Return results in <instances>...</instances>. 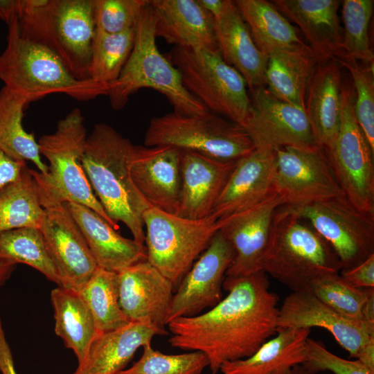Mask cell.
Returning a JSON list of instances; mask_svg holds the SVG:
<instances>
[{
	"label": "cell",
	"instance_id": "17",
	"mask_svg": "<svg viewBox=\"0 0 374 374\" xmlns=\"http://www.w3.org/2000/svg\"><path fill=\"white\" fill-rule=\"evenodd\" d=\"M233 257L232 245L218 230L178 284L167 314L166 326L177 318L199 314L222 299L223 283Z\"/></svg>",
	"mask_w": 374,
	"mask_h": 374
},
{
	"label": "cell",
	"instance_id": "42",
	"mask_svg": "<svg viewBox=\"0 0 374 374\" xmlns=\"http://www.w3.org/2000/svg\"><path fill=\"white\" fill-rule=\"evenodd\" d=\"M148 0H93L96 29L120 33L136 28Z\"/></svg>",
	"mask_w": 374,
	"mask_h": 374
},
{
	"label": "cell",
	"instance_id": "44",
	"mask_svg": "<svg viewBox=\"0 0 374 374\" xmlns=\"http://www.w3.org/2000/svg\"><path fill=\"white\" fill-rule=\"evenodd\" d=\"M340 276L353 287H374V253L359 264L341 270Z\"/></svg>",
	"mask_w": 374,
	"mask_h": 374
},
{
	"label": "cell",
	"instance_id": "15",
	"mask_svg": "<svg viewBox=\"0 0 374 374\" xmlns=\"http://www.w3.org/2000/svg\"><path fill=\"white\" fill-rule=\"evenodd\" d=\"M314 327L328 330L350 358L374 371V326L343 317L310 291L292 292L279 308L278 329Z\"/></svg>",
	"mask_w": 374,
	"mask_h": 374
},
{
	"label": "cell",
	"instance_id": "12",
	"mask_svg": "<svg viewBox=\"0 0 374 374\" xmlns=\"http://www.w3.org/2000/svg\"><path fill=\"white\" fill-rule=\"evenodd\" d=\"M354 100L353 88L343 84L340 126L324 150L344 195L359 210L374 215V151L356 121Z\"/></svg>",
	"mask_w": 374,
	"mask_h": 374
},
{
	"label": "cell",
	"instance_id": "31",
	"mask_svg": "<svg viewBox=\"0 0 374 374\" xmlns=\"http://www.w3.org/2000/svg\"><path fill=\"white\" fill-rule=\"evenodd\" d=\"M257 48L267 57L277 51L310 46L296 29L271 3L265 0L234 1Z\"/></svg>",
	"mask_w": 374,
	"mask_h": 374
},
{
	"label": "cell",
	"instance_id": "20",
	"mask_svg": "<svg viewBox=\"0 0 374 374\" xmlns=\"http://www.w3.org/2000/svg\"><path fill=\"white\" fill-rule=\"evenodd\" d=\"M181 150L172 146L136 145L130 163L132 181L149 204L177 214L181 193Z\"/></svg>",
	"mask_w": 374,
	"mask_h": 374
},
{
	"label": "cell",
	"instance_id": "39",
	"mask_svg": "<svg viewBox=\"0 0 374 374\" xmlns=\"http://www.w3.org/2000/svg\"><path fill=\"white\" fill-rule=\"evenodd\" d=\"M373 0H344L342 17L344 24L341 55L339 58L373 64L374 55L368 40V26L373 11Z\"/></svg>",
	"mask_w": 374,
	"mask_h": 374
},
{
	"label": "cell",
	"instance_id": "21",
	"mask_svg": "<svg viewBox=\"0 0 374 374\" xmlns=\"http://www.w3.org/2000/svg\"><path fill=\"white\" fill-rule=\"evenodd\" d=\"M275 151L255 149L237 161L211 216L216 220L242 212L276 193Z\"/></svg>",
	"mask_w": 374,
	"mask_h": 374
},
{
	"label": "cell",
	"instance_id": "45",
	"mask_svg": "<svg viewBox=\"0 0 374 374\" xmlns=\"http://www.w3.org/2000/svg\"><path fill=\"white\" fill-rule=\"evenodd\" d=\"M44 0H0V20L7 25L19 19L26 12L42 3Z\"/></svg>",
	"mask_w": 374,
	"mask_h": 374
},
{
	"label": "cell",
	"instance_id": "40",
	"mask_svg": "<svg viewBox=\"0 0 374 374\" xmlns=\"http://www.w3.org/2000/svg\"><path fill=\"white\" fill-rule=\"evenodd\" d=\"M143 348L140 359L118 374H201L208 366L206 356L199 351L168 355L155 350L151 344Z\"/></svg>",
	"mask_w": 374,
	"mask_h": 374
},
{
	"label": "cell",
	"instance_id": "2",
	"mask_svg": "<svg viewBox=\"0 0 374 374\" xmlns=\"http://www.w3.org/2000/svg\"><path fill=\"white\" fill-rule=\"evenodd\" d=\"M136 145L105 123L96 124L87 135L80 165L109 219L123 222L139 243L145 241L144 211L152 206L140 193L130 168Z\"/></svg>",
	"mask_w": 374,
	"mask_h": 374
},
{
	"label": "cell",
	"instance_id": "49",
	"mask_svg": "<svg viewBox=\"0 0 374 374\" xmlns=\"http://www.w3.org/2000/svg\"><path fill=\"white\" fill-rule=\"evenodd\" d=\"M17 265L0 262V287L10 278L16 269Z\"/></svg>",
	"mask_w": 374,
	"mask_h": 374
},
{
	"label": "cell",
	"instance_id": "7",
	"mask_svg": "<svg viewBox=\"0 0 374 374\" xmlns=\"http://www.w3.org/2000/svg\"><path fill=\"white\" fill-rule=\"evenodd\" d=\"M163 145L225 161H236L256 149L242 125L210 111L191 116L173 112L152 118L144 146Z\"/></svg>",
	"mask_w": 374,
	"mask_h": 374
},
{
	"label": "cell",
	"instance_id": "38",
	"mask_svg": "<svg viewBox=\"0 0 374 374\" xmlns=\"http://www.w3.org/2000/svg\"><path fill=\"white\" fill-rule=\"evenodd\" d=\"M136 28L120 33L96 29L91 51L89 80L111 84L119 77L134 47Z\"/></svg>",
	"mask_w": 374,
	"mask_h": 374
},
{
	"label": "cell",
	"instance_id": "25",
	"mask_svg": "<svg viewBox=\"0 0 374 374\" xmlns=\"http://www.w3.org/2000/svg\"><path fill=\"white\" fill-rule=\"evenodd\" d=\"M341 69L332 58L321 61L306 94L305 112L315 143L323 149L332 143L340 126L344 84Z\"/></svg>",
	"mask_w": 374,
	"mask_h": 374
},
{
	"label": "cell",
	"instance_id": "18",
	"mask_svg": "<svg viewBox=\"0 0 374 374\" xmlns=\"http://www.w3.org/2000/svg\"><path fill=\"white\" fill-rule=\"evenodd\" d=\"M282 205L281 198L274 193L250 208L217 220L219 230L234 250L225 277L239 278L262 271L274 217Z\"/></svg>",
	"mask_w": 374,
	"mask_h": 374
},
{
	"label": "cell",
	"instance_id": "16",
	"mask_svg": "<svg viewBox=\"0 0 374 374\" xmlns=\"http://www.w3.org/2000/svg\"><path fill=\"white\" fill-rule=\"evenodd\" d=\"M250 109L242 127L257 150L316 145L305 110L285 102L265 86L250 90Z\"/></svg>",
	"mask_w": 374,
	"mask_h": 374
},
{
	"label": "cell",
	"instance_id": "48",
	"mask_svg": "<svg viewBox=\"0 0 374 374\" xmlns=\"http://www.w3.org/2000/svg\"><path fill=\"white\" fill-rule=\"evenodd\" d=\"M199 4L212 15L214 19L222 14L227 0H197Z\"/></svg>",
	"mask_w": 374,
	"mask_h": 374
},
{
	"label": "cell",
	"instance_id": "28",
	"mask_svg": "<svg viewBox=\"0 0 374 374\" xmlns=\"http://www.w3.org/2000/svg\"><path fill=\"white\" fill-rule=\"evenodd\" d=\"M164 335L147 324L130 322L118 329L96 333L84 359L72 374H118L124 370L137 350Z\"/></svg>",
	"mask_w": 374,
	"mask_h": 374
},
{
	"label": "cell",
	"instance_id": "32",
	"mask_svg": "<svg viewBox=\"0 0 374 374\" xmlns=\"http://www.w3.org/2000/svg\"><path fill=\"white\" fill-rule=\"evenodd\" d=\"M55 332L73 350L78 364L87 356L96 334L93 316L79 292L57 286L51 293Z\"/></svg>",
	"mask_w": 374,
	"mask_h": 374
},
{
	"label": "cell",
	"instance_id": "14",
	"mask_svg": "<svg viewBox=\"0 0 374 374\" xmlns=\"http://www.w3.org/2000/svg\"><path fill=\"white\" fill-rule=\"evenodd\" d=\"M275 152L274 188L283 205L303 206L344 194L323 148L293 145Z\"/></svg>",
	"mask_w": 374,
	"mask_h": 374
},
{
	"label": "cell",
	"instance_id": "34",
	"mask_svg": "<svg viewBox=\"0 0 374 374\" xmlns=\"http://www.w3.org/2000/svg\"><path fill=\"white\" fill-rule=\"evenodd\" d=\"M44 215L38 183L26 164L14 181L0 188V233L39 229Z\"/></svg>",
	"mask_w": 374,
	"mask_h": 374
},
{
	"label": "cell",
	"instance_id": "10",
	"mask_svg": "<svg viewBox=\"0 0 374 374\" xmlns=\"http://www.w3.org/2000/svg\"><path fill=\"white\" fill-rule=\"evenodd\" d=\"M87 138L82 113L74 108L58 121L54 132L37 141L40 155L49 163L48 174L44 175L64 201L90 208L117 230L119 226L105 213L80 165Z\"/></svg>",
	"mask_w": 374,
	"mask_h": 374
},
{
	"label": "cell",
	"instance_id": "30",
	"mask_svg": "<svg viewBox=\"0 0 374 374\" xmlns=\"http://www.w3.org/2000/svg\"><path fill=\"white\" fill-rule=\"evenodd\" d=\"M323 60L311 48L275 52L268 56L265 87L280 100L305 110L309 84Z\"/></svg>",
	"mask_w": 374,
	"mask_h": 374
},
{
	"label": "cell",
	"instance_id": "11",
	"mask_svg": "<svg viewBox=\"0 0 374 374\" xmlns=\"http://www.w3.org/2000/svg\"><path fill=\"white\" fill-rule=\"evenodd\" d=\"M40 193L44 215L39 228L62 285L79 292L98 268L78 224L44 175L30 169Z\"/></svg>",
	"mask_w": 374,
	"mask_h": 374
},
{
	"label": "cell",
	"instance_id": "24",
	"mask_svg": "<svg viewBox=\"0 0 374 374\" xmlns=\"http://www.w3.org/2000/svg\"><path fill=\"white\" fill-rule=\"evenodd\" d=\"M64 204L80 228L98 267L118 273L147 260L145 244L123 237L97 213L71 201Z\"/></svg>",
	"mask_w": 374,
	"mask_h": 374
},
{
	"label": "cell",
	"instance_id": "6",
	"mask_svg": "<svg viewBox=\"0 0 374 374\" xmlns=\"http://www.w3.org/2000/svg\"><path fill=\"white\" fill-rule=\"evenodd\" d=\"M18 29L22 37L55 55L75 79L89 80L93 0H44L18 19Z\"/></svg>",
	"mask_w": 374,
	"mask_h": 374
},
{
	"label": "cell",
	"instance_id": "36",
	"mask_svg": "<svg viewBox=\"0 0 374 374\" xmlns=\"http://www.w3.org/2000/svg\"><path fill=\"white\" fill-rule=\"evenodd\" d=\"M0 262L27 265L57 286L62 285L38 228L24 227L0 233Z\"/></svg>",
	"mask_w": 374,
	"mask_h": 374
},
{
	"label": "cell",
	"instance_id": "50",
	"mask_svg": "<svg viewBox=\"0 0 374 374\" xmlns=\"http://www.w3.org/2000/svg\"><path fill=\"white\" fill-rule=\"evenodd\" d=\"M289 374H314L303 364L294 367Z\"/></svg>",
	"mask_w": 374,
	"mask_h": 374
},
{
	"label": "cell",
	"instance_id": "19",
	"mask_svg": "<svg viewBox=\"0 0 374 374\" xmlns=\"http://www.w3.org/2000/svg\"><path fill=\"white\" fill-rule=\"evenodd\" d=\"M118 303L130 322L152 326L164 335L175 289L172 282L147 260L117 273Z\"/></svg>",
	"mask_w": 374,
	"mask_h": 374
},
{
	"label": "cell",
	"instance_id": "43",
	"mask_svg": "<svg viewBox=\"0 0 374 374\" xmlns=\"http://www.w3.org/2000/svg\"><path fill=\"white\" fill-rule=\"evenodd\" d=\"M314 374L330 371L332 374H374L359 359H346L327 349L323 343L308 338L306 343V358L303 364Z\"/></svg>",
	"mask_w": 374,
	"mask_h": 374
},
{
	"label": "cell",
	"instance_id": "3",
	"mask_svg": "<svg viewBox=\"0 0 374 374\" xmlns=\"http://www.w3.org/2000/svg\"><path fill=\"white\" fill-rule=\"evenodd\" d=\"M262 269L292 292L308 291L318 278L341 270L331 246L290 206L276 211Z\"/></svg>",
	"mask_w": 374,
	"mask_h": 374
},
{
	"label": "cell",
	"instance_id": "1",
	"mask_svg": "<svg viewBox=\"0 0 374 374\" xmlns=\"http://www.w3.org/2000/svg\"><path fill=\"white\" fill-rule=\"evenodd\" d=\"M228 294L209 310L168 324L171 346L203 353L213 374L225 363L247 358L277 332L278 296L263 271L225 277Z\"/></svg>",
	"mask_w": 374,
	"mask_h": 374
},
{
	"label": "cell",
	"instance_id": "22",
	"mask_svg": "<svg viewBox=\"0 0 374 374\" xmlns=\"http://www.w3.org/2000/svg\"><path fill=\"white\" fill-rule=\"evenodd\" d=\"M236 162L181 150V193L177 215L190 220L211 216Z\"/></svg>",
	"mask_w": 374,
	"mask_h": 374
},
{
	"label": "cell",
	"instance_id": "29",
	"mask_svg": "<svg viewBox=\"0 0 374 374\" xmlns=\"http://www.w3.org/2000/svg\"><path fill=\"white\" fill-rule=\"evenodd\" d=\"M310 328L278 329L253 355L224 364L223 374H289L306 358Z\"/></svg>",
	"mask_w": 374,
	"mask_h": 374
},
{
	"label": "cell",
	"instance_id": "41",
	"mask_svg": "<svg viewBox=\"0 0 374 374\" xmlns=\"http://www.w3.org/2000/svg\"><path fill=\"white\" fill-rule=\"evenodd\" d=\"M333 59V58H332ZM346 68L355 88L354 112L356 121L372 150L374 151V75L373 64H360L346 60L334 59Z\"/></svg>",
	"mask_w": 374,
	"mask_h": 374
},
{
	"label": "cell",
	"instance_id": "33",
	"mask_svg": "<svg viewBox=\"0 0 374 374\" xmlns=\"http://www.w3.org/2000/svg\"><path fill=\"white\" fill-rule=\"evenodd\" d=\"M22 96L5 87L0 90V150L17 161H31L43 175L48 166L42 161L37 141L23 127L24 112L28 105Z\"/></svg>",
	"mask_w": 374,
	"mask_h": 374
},
{
	"label": "cell",
	"instance_id": "35",
	"mask_svg": "<svg viewBox=\"0 0 374 374\" xmlns=\"http://www.w3.org/2000/svg\"><path fill=\"white\" fill-rule=\"evenodd\" d=\"M308 291L343 317L374 326V287H355L339 274H329L313 281Z\"/></svg>",
	"mask_w": 374,
	"mask_h": 374
},
{
	"label": "cell",
	"instance_id": "37",
	"mask_svg": "<svg viewBox=\"0 0 374 374\" xmlns=\"http://www.w3.org/2000/svg\"><path fill=\"white\" fill-rule=\"evenodd\" d=\"M79 293L91 312L96 333L112 331L130 322L118 303L116 272L98 267Z\"/></svg>",
	"mask_w": 374,
	"mask_h": 374
},
{
	"label": "cell",
	"instance_id": "13",
	"mask_svg": "<svg viewBox=\"0 0 374 374\" xmlns=\"http://www.w3.org/2000/svg\"><path fill=\"white\" fill-rule=\"evenodd\" d=\"M291 207L331 246L341 270L374 253V215L359 210L344 194Z\"/></svg>",
	"mask_w": 374,
	"mask_h": 374
},
{
	"label": "cell",
	"instance_id": "9",
	"mask_svg": "<svg viewBox=\"0 0 374 374\" xmlns=\"http://www.w3.org/2000/svg\"><path fill=\"white\" fill-rule=\"evenodd\" d=\"M147 261L177 287L219 230L212 216L190 220L151 206L143 214Z\"/></svg>",
	"mask_w": 374,
	"mask_h": 374
},
{
	"label": "cell",
	"instance_id": "4",
	"mask_svg": "<svg viewBox=\"0 0 374 374\" xmlns=\"http://www.w3.org/2000/svg\"><path fill=\"white\" fill-rule=\"evenodd\" d=\"M7 45L0 55V80L28 103L51 93H64L78 100L107 96L110 84L80 81L44 46L22 37L18 19L8 25Z\"/></svg>",
	"mask_w": 374,
	"mask_h": 374
},
{
	"label": "cell",
	"instance_id": "27",
	"mask_svg": "<svg viewBox=\"0 0 374 374\" xmlns=\"http://www.w3.org/2000/svg\"><path fill=\"white\" fill-rule=\"evenodd\" d=\"M271 3L285 17L296 24L310 48L323 58L341 55L343 29L337 0H274Z\"/></svg>",
	"mask_w": 374,
	"mask_h": 374
},
{
	"label": "cell",
	"instance_id": "46",
	"mask_svg": "<svg viewBox=\"0 0 374 374\" xmlns=\"http://www.w3.org/2000/svg\"><path fill=\"white\" fill-rule=\"evenodd\" d=\"M26 164L25 161L10 159L0 150V188L14 181Z\"/></svg>",
	"mask_w": 374,
	"mask_h": 374
},
{
	"label": "cell",
	"instance_id": "5",
	"mask_svg": "<svg viewBox=\"0 0 374 374\" xmlns=\"http://www.w3.org/2000/svg\"><path fill=\"white\" fill-rule=\"evenodd\" d=\"M154 17L149 1L136 27L133 49L118 79L111 83L107 96L112 107L121 109L131 95L150 88L165 96L174 112L191 116L208 112L183 84L179 72L160 53L156 44Z\"/></svg>",
	"mask_w": 374,
	"mask_h": 374
},
{
	"label": "cell",
	"instance_id": "23",
	"mask_svg": "<svg viewBox=\"0 0 374 374\" xmlns=\"http://www.w3.org/2000/svg\"><path fill=\"white\" fill-rule=\"evenodd\" d=\"M156 37L175 46L218 50L215 20L197 0L149 1Z\"/></svg>",
	"mask_w": 374,
	"mask_h": 374
},
{
	"label": "cell",
	"instance_id": "26",
	"mask_svg": "<svg viewBox=\"0 0 374 374\" xmlns=\"http://www.w3.org/2000/svg\"><path fill=\"white\" fill-rule=\"evenodd\" d=\"M214 20L224 60L240 73L249 90L265 86L268 57L256 46L234 1L227 0L222 14Z\"/></svg>",
	"mask_w": 374,
	"mask_h": 374
},
{
	"label": "cell",
	"instance_id": "8",
	"mask_svg": "<svg viewBox=\"0 0 374 374\" xmlns=\"http://www.w3.org/2000/svg\"><path fill=\"white\" fill-rule=\"evenodd\" d=\"M167 56L179 72L186 89L210 112L243 125L251 104L248 87L219 50L174 46Z\"/></svg>",
	"mask_w": 374,
	"mask_h": 374
},
{
	"label": "cell",
	"instance_id": "47",
	"mask_svg": "<svg viewBox=\"0 0 374 374\" xmlns=\"http://www.w3.org/2000/svg\"><path fill=\"white\" fill-rule=\"evenodd\" d=\"M0 372L1 374H17L10 345L7 341L0 316Z\"/></svg>",
	"mask_w": 374,
	"mask_h": 374
}]
</instances>
